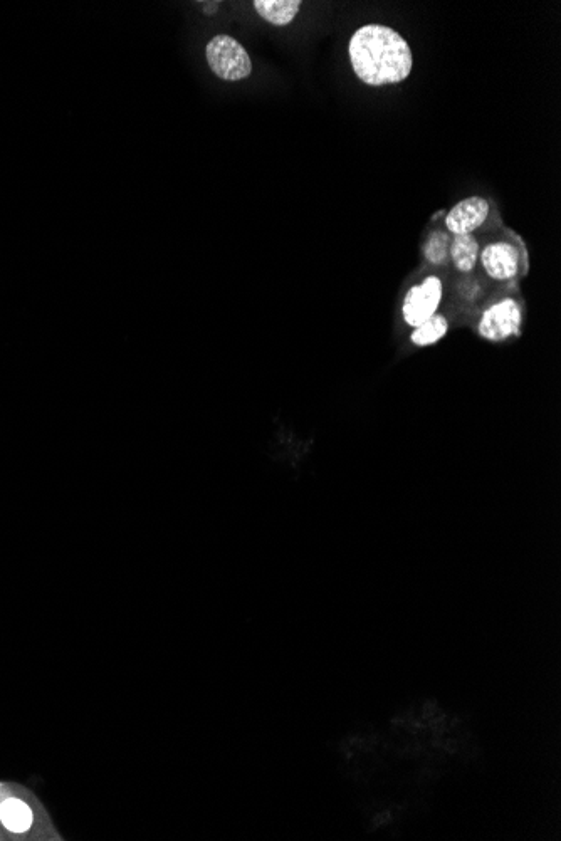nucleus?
Instances as JSON below:
<instances>
[{
    "label": "nucleus",
    "mask_w": 561,
    "mask_h": 841,
    "mask_svg": "<svg viewBox=\"0 0 561 841\" xmlns=\"http://www.w3.org/2000/svg\"><path fill=\"white\" fill-rule=\"evenodd\" d=\"M0 821L12 833H24L32 825V811L24 801L9 798L0 805Z\"/></svg>",
    "instance_id": "1a4fd4ad"
},
{
    "label": "nucleus",
    "mask_w": 561,
    "mask_h": 841,
    "mask_svg": "<svg viewBox=\"0 0 561 841\" xmlns=\"http://www.w3.org/2000/svg\"><path fill=\"white\" fill-rule=\"evenodd\" d=\"M523 323V309L518 301L506 298L484 309L478 323L481 338L491 343L509 340L520 335Z\"/></svg>",
    "instance_id": "20e7f679"
},
{
    "label": "nucleus",
    "mask_w": 561,
    "mask_h": 841,
    "mask_svg": "<svg viewBox=\"0 0 561 841\" xmlns=\"http://www.w3.org/2000/svg\"><path fill=\"white\" fill-rule=\"evenodd\" d=\"M353 73L362 83L380 88L404 83L414 66L412 49L392 27L367 24L355 31L348 42Z\"/></svg>",
    "instance_id": "f257e3e1"
},
{
    "label": "nucleus",
    "mask_w": 561,
    "mask_h": 841,
    "mask_svg": "<svg viewBox=\"0 0 561 841\" xmlns=\"http://www.w3.org/2000/svg\"><path fill=\"white\" fill-rule=\"evenodd\" d=\"M210 71L227 83L244 81L252 74V59L241 42L229 34H217L205 46Z\"/></svg>",
    "instance_id": "f03ea898"
},
{
    "label": "nucleus",
    "mask_w": 561,
    "mask_h": 841,
    "mask_svg": "<svg viewBox=\"0 0 561 841\" xmlns=\"http://www.w3.org/2000/svg\"><path fill=\"white\" fill-rule=\"evenodd\" d=\"M479 252H481V247L472 234L454 236L449 244V257L452 264L462 274L474 271L479 261Z\"/></svg>",
    "instance_id": "6e6552de"
},
{
    "label": "nucleus",
    "mask_w": 561,
    "mask_h": 841,
    "mask_svg": "<svg viewBox=\"0 0 561 841\" xmlns=\"http://www.w3.org/2000/svg\"><path fill=\"white\" fill-rule=\"evenodd\" d=\"M489 215L488 200L483 197H469L452 207L446 215V227L452 236H466L478 230Z\"/></svg>",
    "instance_id": "423d86ee"
},
{
    "label": "nucleus",
    "mask_w": 561,
    "mask_h": 841,
    "mask_svg": "<svg viewBox=\"0 0 561 841\" xmlns=\"http://www.w3.org/2000/svg\"><path fill=\"white\" fill-rule=\"evenodd\" d=\"M447 331H449V321H447L446 316L436 314V316H432L425 323L414 328L412 335H410V341L419 348H425V346L439 343L447 335Z\"/></svg>",
    "instance_id": "9d476101"
},
{
    "label": "nucleus",
    "mask_w": 561,
    "mask_h": 841,
    "mask_svg": "<svg viewBox=\"0 0 561 841\" xmlns=\"http://www.w3.org/2000/svg\"><path fill=\"white\" fill-rule=\"evenodd\" d=\"M444 286L439 277H425L424 281L415 284L405 294L402 303V318L410 328H417L427 319L436 316L442 303Z\"/></svg>",
    "instance_id": "39448f33"
},
{
    "label": "nucleus",
    "mask_w": 561,
    "mask_h": 841,
    "mask_svg": "<svg viewBox=\"0 0 561 841\" xmlns=\"http://www.w3.org/2000/svg\"><path fill=\"white\" fill-rule=\"evenodd\" d=\"M449 244H451V239L447 234H442V232L430 234L424 246L425 259L434 266L446 264L447 257H449Z\"/></svg>",
    "instance_id": "9b49d317"
},
{
    "label": "nucleus",
    "mask_w": 561,
    "mask_h": 841,
    "mask_svg": "<svg viewBox=\"0 0 561 841\" xmlns=\"http://www.w3.org/2000/svg\"><path fill=\"white\" fill-rule=\"evenodd\" d=\"M526 259H528V254H526L525 244L520 239H518V246H514L513 242L496 241L491 242L479 252V262L484 272L498 283L511 281L518 274L526 272L528 269Z\"/></svg>",
    "instance_id": "7ed1b4c3"
},
{
    "label": "nucleus",
    "mask_w": 561,
    "mask_h": 841,
    "mask_svg": "<svg viewBox=\"0 0 561 841\" xmlns=\"http://www.w3.org/2000/svg\"><path fill=\"white\" fill-rule=\"evenodd\" d=\"M254 11L271 26H289L301 11L299 0H256Z\"/></svg>",
    "instance_id": "0eeeda50"
}]
</instances>
